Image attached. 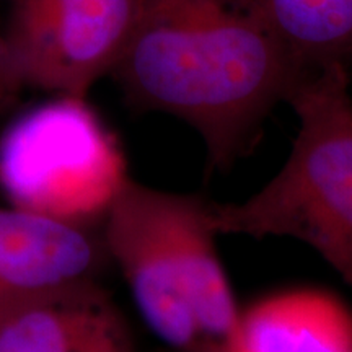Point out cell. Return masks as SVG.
<instances>
[{
    "label": "cell",
    "mask_w": 352,
    "mask_h": 352,
    "mask_svg": "<svg viewBox=\"0 0 352 352\" xmlns=\"http://www.w3.org/2000/svg\"><path fill=\"white\" fill-rule=\"evenodd\" d=\"M303 72L235 0H142L111 77L132 108L186 122L228 170Z\"/></svg>",
    "instance_id": "cell-1"
},
{
    "label": "cell",
    "mask_w": 352,
    "mask_h": 352,
    "mask_svg": "<svg viewBox=\"0 0 352 352\" xmlns=\"http://www.w3.org/2000/svg\"><path fill=\"white\" fill-rule=\"evenodd\" d=\"M298 129L283 168L241 202H209L217 233L294 239L352 285V95L347 64L305 70L285 100Z\"/></svg>",
    "instance_id": "cell-2"
},
{
    "label": "cell",
    "mask_w": 352,
    "mask_h": 352,
    "mask_svg": "<svg viewBox=\"0 0 352 352\" xmlns=\"http://www.w3.org/2000/svg\"><path fill=\"white\" fill-rule=\"evenodd\" d=\"M127 178L121 145L87 96L54 95L0 138V188L33 212L94 227Z\"/></svg>",
    "instance_id": "cell-3"
},
{
    "label": "cell",
    "mask_w": 352,
    "mask_h": 352,
    "mask_svg": "<svg viewBox=\"0 0 352 352\" xmlns=\"http://www.w3.org/2000/svg\"><path fill=\"white\" fill-rule=\"evenodd\" d=\"M142 0H8L6 57L19 91L87 96L111 76Z\"/></svg>",
    "instance_id": "cell-4"
},
{
    "label": "cell",
    "mask_w": 352,
    "mask_h": 352,
    "mask_svg": "<svg viewBox=\"0 0 352 352\" xmlns=\"http://www.w3.org/2000/svg\"><path fill=\"white\" fill-rule=\"evenodd\" d=\"M101 226L109 263L120 267L145 324L176 352H206L173 235L171 192L127 178Z\"/></svg>",
    "instance_id": "cell-5"
},
{
    "label": "cell",
    "mask_w": 352,
    "mask_h": 352,
    "mask_svg": "<svg viewBox=\"0 0 352 352\" xmlns=\"http://www.w3.org/2000/svg\"><path fill=\"white\" fill-rule=\"evenodd\" d=\"M107 264L103 236L94 227L0 206V315L96 283Z\"/></svg>",
    "instance_id": "cell-6"
},
{
    "label": "cell",
    "mask_w": 352,
    "mask_h": 352,
    "mask_svg": "<svg viewBox=\"0 0 352 352\" xmlns=\"http://www.w3.org/2000/svg\"><path fill=\"white\" fill-rule=\"evenodd\" d=\"M0 352H135L129 323L100 280L0 315Z\"/></svg>",
    "instance_id": "cell-7"
},
{
    "label": "cell",
    "mask_w": 352,
    "mask_h": 352,
    "mask_svg": "<svg viewBox=\"0 0 352 352\" xmlns=\"http://www.w3.org/2000/svg\"><path fill=\"white\" fill-rule=\"evenodd\" d=\"M227 352H352V314L320 289L272 294L240 311Z\"/></svg>",
    "instance_id": "cell-8"
},
{
    "label": "cell",
    "mask_w": 352,
    "mask_h": 352,
    "mask_svg": "<svg viewBox=\"0 0 352 352\" xmlns=\"http://www.w3.org/2000/svg\"><path fill=\"white\" fill-rule=\"evenodd\" d=\"M171 226L182 254L189 305L206 352H227L240 308L220 261L209 202L171 192Z\"/></svg>",
    "instance_id": "cell-9"
},
{
    "label": "cell",
    "mask_w": 352,
    "mask_h": 352,
    "mask_svg": "<svg viewBox=\"0 0 352 352\" xmlns=\"http://www.w3.org/2000/svg\"><path fill=\"white\" fill-rule=\"evenodd\" d=\"M303 70L352 63V0H235Z\"/></svg>",
    "instance_id": "cell-10"
},
{
    "label": "cell",
    "mask_w": 352,
    "mask_h": 352,
    "mask_svg": "<svg viewBox=\"0 0 352 352\" xmlns=\"http://www.w3.org/2000/svg\"><path fill=\"white\" fill-rule=\"evenodd\" d=\"M3 3L6 0H0V109L3 104L16 94L15 87L10 80L7 69V57H6V15H3Z\"/></svg>",
    "instance_id": "cell-11"
}]
</instances>
